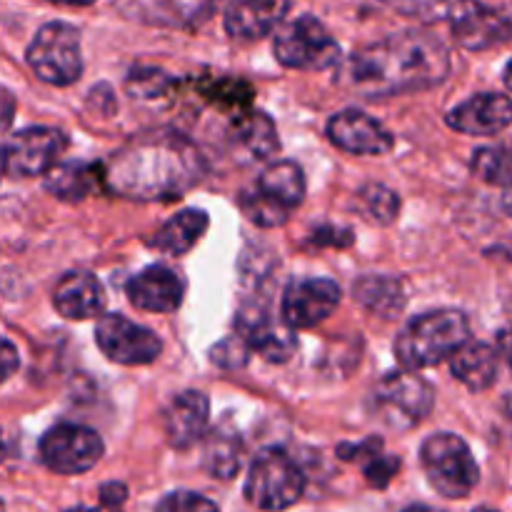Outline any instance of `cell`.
Wrapping results in <instances>:
<instances>
[{"instance_id": "obj_1", "label": "cell", "mask_w": 512, "mask_h": 512, "mask_svg": "<svg viewBox=\"0 0 512 512\" xmlns=\"http://www.w3.org/2000/svg\"><path fill=\"white\" fill-rule=\"evenodd\" d=\"M450 73V53L435 35L400 30L355 50L340 70L350 90L368 98H390L435 88Z\"/></svg>"}, {"instance_id": "obj_2", "label": "cell", "mask_w": 512, "mask_h": 512, "mask_svg": "<svg viewBox=\"0 0 512 512\" xmlns=\"http://www.w3.org/2000/svg\"><path fill=\"white\" fill-rule=\"evenodd\" d=\"M203 175V158L183 138L165 135L130 143L108 165L103 183L118 195L160 200L183 195Z\"/></svg>"}, {"instance_id": "obj_3", "label": "cell", "mask_w": 512, "mask_h": 512, "mask_svg": "<svg viewBox=\"0 0 512 512\" xmlns=\"http://www.w3.org/2000/svg\"><path fill=\"white\" fill-rule=\"evenodd\" d=\"M470 323L465 313L453 308L430 310L405 325L395 340V355L408 373L433 368L450 360L470 343Z\"/></svg>"}, {"instance_id": "obj_4", "label": "cell", "mask_w": 512, "mask_h": 512, "mask_svg": "<svg viewBox=\"0 0 512 512\" xmlns=\"http://www.w3.org/2000/svg\"><path fill=\"white\" fill-rule=\"evenodd\" d=\"M303 200V168L293 160H278L260 173L258 183L240 193V210L258 228H280Z\"/></svg>"}, {"instance_id": "obj_5", "label": "cell", "mask_w": 512, "mask_h": 512, "mask_svg": "<svg viewBox=\"0 0 512 512\" xmlns=\"http://www.w3.org/2000/svg\"><path fill=\"white\" fill-rule=\"evenodd\" d=\"M305 493V475L288 453L265 448L255 455L245 480V498L263 512L293 508Z\"/></svg>"}, {"instance_id": "obj_6", "label": "cell", "mask_w": 512, "mask_h": 512, "mask_svg": "<svg viewBox=\"0 0 512 512\" xmlns=\"http://www.w3.org/2000/svg\"><path fill=\"white\" fill-rule=\"evenodd\" d=\"M420 463L430 485L450 500L468 498L480 480L478 463L468 443L453 433L430 435L420 448Z\"/></svg>"}, {"instance_id": "obj_7", "label": "cell", "mask_w": 512, "mask_h": 512, "mask_svg": "<svg viewBox=\"0 0 512 512\" xmlns=\"http://www.w3.org/2000/svg\"><path fill=\"white\" fill-rule=\"evenodd\" d=\"M25 58L38 80L55 88H68L83 75L80 33L60 20H50L35 33Z\"/></svg>"}, {"instance_id": "obj_8", "label": "cell", "mask_w": 512, "mask_h": 512, "mask_svg": "<svg viewBox=\"0 0 512 512\" xmlns=\"http://www.w3.org/2000/svg\"><path fill=\"white\" fill-rule=\"evenodd\" d=\"M273 53L285 68L328 70L340 60V45L323 20L300 15L275 33Z\"/></svg>"}, {"instance_id": "obj_9", "label": "cell", "mask_w": 512, "mask_h": 512, "mask_svg": "<svg viewBox=\"0 0 512 512\" xmlns=\"http://www.w3.org/2000/svg\"><path fill=\"white\" fill-rule=\"evenodd\" d=\"M375 413L393 430H408L423 423L435 405V393L420 375L398 370L388 373L373 393Z\"/></svg>"}, {"instance_id": "obj_10", "label": "cell", "mask_w": 512, "mask_h": 512, "mask_svg": "<svg viewBox=\"0 0 512 512\" xmlns=\"http://www.w3.org/2000/svg\"><path fill=\"white\" fill-rule=\"evenodd\" d=\"M105 445L95 430L85 425L60 423L40 440V460L58 475L88 473L103 458Z\"/></svg>"}, {"instance_id": "obj_11", "label": "cell", "mask_w": 512, "mask_h": 512, "mask_svg": "<svg viewBox=\"0 0 512 512\" xmlns=\"http://www.w3.org/2000/svg\"><path fill=\"white\" fill-rule=\"evenodd\" d=\"M68 138L58 128L35 125L15 133L3 148V170L10 178H38L60 163Z\"/></svg>"}, {"instance_id": "obj_12", "label": "cell", "mask_w": 512, "mask_h": 512, "mask_svg": "<svg viewBox=\"0 0 512 512\" xmlns=\"http://www.w3.org/2000/svg\"><path fill=\"white\" fill-rule=\"evenodd\" d=\"M95 338L105 358L120 365H148L163 353L158 335L123 315H103L95 325Z\"/></svg>"}, {"instance_id": "obj_13", "label": "cell", "mask_w": 512, "mask_h": 512, "mask_svg": "<svg viewBox=\"0 0 512 512\" xmlns=\"http://www.w3.org/2000/svg\"><path fill=\"white\" fill-rule=\"evenodd\" d=\"M340 285L330 278H300L285 288L283 325L288 330H308L335 313L340 303Z\"/></svg>"}, {"instance_id": "obj_14", "label": "cell", "mask_w": 512, "mask_h": 512, "mask_svg": "<svg viewBox=\"0 0 512 512\" xmlns=\"http://www.w3.org/2000/svg\"><path fill=\"white\" fill-rule=\"evenodd\" d=\"M448 20L455 40L465 50H485L495 43H503V40H508L512 28L508 3L453 5V8H448Z\"/></svg>"}, {"instance_id": "obj_15", "label": "cell", "mask_w": 512, "mask_h": 512, "mask_svg": "<svg viewBox=\"0 0 512 512\" xmlns=\"http://www.w3.org/2000/svg\"><path fill=\"white\" fill-rule=\"evenodd\" d=\"M328 138L350 155H385L395 145L393 133L380 120L353 108L340 110L328 120Z\"/></svg>"}, {"instance_id": "obj_16", "label": "cell", "mask_w": 512, "mask_h": 512, "mask_svg": "<svg viewBox=\"0 0 512 512\" xmlns=\"http://www.w3.org/2000/svg\"><path fill=\"white\" fill-rule=\"evenodd\" d=\"M235 335L245 343V348L255 350L270 363H285L293 353L295 343L283 328L273 323V315L260 305H245L235 320Z\"/></svg>"}, {"instance_id": "obj_17", "label": "cell", "mask_w": 512, "mask_h": 512, "mask_svg": "<svg viewBox=\"0 0 512 512\" xmlns=\"http://www.w3.org/2000/svg\"><path fill=\"white\" fill-rule=\"evenodd\" d=\"M445 120L450 128L465 135H478V138L498 135L510 125V100L503 93H478L455 105Z\"/></svg>"}, {"instance_id": "obj_18", "label": "cell", "mask_w": 512, "mask_h": 512, "mask_svg": "<svg viewBox=\"0 0 512 512\" xmlns=\"http://www.w3.org/2000/svg\"><path fill=\"white\" fill-rule=\"evenodd\" d=\"M128 300L143 313H173L183 303V280L165 265H150L125 285Z\"/></svg>"}, {"instance_id": "obj_19", "label": "cell", "mask_w": 512, "mask_h": 512, "mask_svg": "<svg viewBox=\"0 0 512 512\" xmlns=\"http://www.w3.org/2000/svg\"><path fill=\"white\" fill-rule=\"evenodd\" d=\"M210 403L198 390H185L175 395L165 408V435L173 448L185 450L198 443L208 430Z\"/></svg>"}, {"instance_id": "obj_20", "label": "cell", "mask_w": 512, "mask_h": 512, "mask_svg": "<svg viewBox=\"0 0 512 512\" xmlns=\"http://www.w3.org/2000/svg\"><path fill=\"white\" fill-rule=\"evenodd\" d=\"M53 305L63 318L90 320L103 313L105 290L93 273L75 270L60 278L53 290Z\"/></svg>"}, {"instance_id": "obj_21", "label": "cell", "mask_w": 512, "mask_h": 512, "mask_svg": "<svg viewBox=\"0 0 512 512\" xmlns=\"http://www.w3.org/2000/svg\"><path fill=\"white\" fill-rule=\"evenodd\" d=\"M290 3H233L225 8V33L238 40H258L273 33Z\"/></svg>"}, {"instance_id": "obj_22", "label": "cell", "mask_w": 512, "mask_h": 512, "mask_svg": "<svg viewBox=\"0 0 512 512\" xmlns=\"http://www.w3.org/2000/svg\"><path fill=\"white\" fill-rule=\"evenodd\" d=\"M103 183V165L88 160H68L58 163L45 173V190L65 203H80L98 190Z\"/></svg>"}, {"instance_id": "obj_23", "label": "cell", "mask_w": 512, "mask_h": 512, "mask_svg": "<svg viewBox=\"0 0 512 512\" xmlns=\"http://www.w3.org/2000/svg\"><path fill=\"white\" fill-rule=\"evenodd\" d=\"M500 368V355L493 345L488 343H473L458 350V353L450 358V373L460 380L468 390L473 393H483L498 378Z\"/></svg>"}, {"instance_id": "obj_24", "label": "cell", "mask_w": 512, "mask_h": 512, "mask_svg": "<svg viewBox=\"0 0 512 512\" xmlns=\"http://www.w3.org/2000/svg\"><path fill=\"white\" fill-rule=\"evenodd\" d=\"M205 230H208V213L198 208H185L160 225L158 233L150 238V245L165 255H185L203 238Z\"/></svg>"}, {"instance_id": "obj_25", "label": "cell", "mask_w": 512, "mask_h": 512, "mask_svg": "<svg viewBox=\"0 0 512 512\" xmlns=\"http://www.w3.org/2000/svg\"><path fill=\"white\" fill-rule=\"evenodd\" d=\"M235 143L245 150L248 155H253L255 160H268L278 153L280 140L278 130H275L273 120L268 118L260 110H243V113H235L233 118V130H230Z\"/></svg>"}, {"instance_id": "obj_26", "label": "cell", "mask_w": 512, "mask_h": 512, "mask_svg": "<svg viewBox=\"0 0 512 512\" xmlns=\"http://www.w3.org/2000/svg\"><path fill=\"white\" fill-rule=\"evenodd\" d=\"M243 463V440L230 425H218L205 440L203 465L218 480H230L238 475Z\"/></svg>"}, {"instance_id": "obj_27", "label": "cell", "mask_w": 512, "mask_h": 512, "mask_svg": "<svg viewBox=\"0 0 512 512\" xmlns=\"http://www.w3.org/2000/svg\"><path fill=\"white\" fill-rule=\"evenodd\" d=\"M353 293L365 310L383 318H393L405 305L403 285L390 275H365L355 283Z\"/></svg>"}, {"instance_id": "obj_28", "label": "cell", "mask_w": 512, "mask_h": 512, "mask_svg": "<svg viewBox=\"0 0 512 512\" xmlns=\"http://www.w3.org/2000/svg\"><path fill=\"white\" fill-rule=\"evenodd\" d=\"M470 170L478 180L493 185H508L510 178V163H508V150L503 145L498 148H483L473 155L470 160Z\"/></svg>"}, {"instance_id": "obj_29", "label": "cell", "mask_w": 512, "mask_h": 512, "mask_svg": "<svg viewBox=\"0 0 512 512\" xmlns=\"http://www.w3.org/2000/svg\"><path fill=\"white\" fill-rule=\"evenodd\" d=\"M360 205H363V210L370 215V218H375L383 225L393 223V220L398 218V210H400L398 195H395L390 188H385V185H378V183L368 185V188L360 193Z\"/></svg>"}, {"instance_id": "obj_30", "label": "cell", "mask_w": 512, "mask_h": 512, "mask_svg": "<svg viewBox=\"0 0 512 512\" xmlns=\"http://www.w3.org/2000/svg\"><path fill=\"white\" fill-rule=\"evenodd\" d=\"M155 512H220L218 505L210 498L200 493H190V490H175V493L165 495L158 503Z\"/></svg>"}, {"instance_id": "obj_31", "label": "cell", "mask_w": 512, "mask_h": 512, "mask_svg": "<svg viewBox=\"0 0 512 512\" xmlns=\"http://www.w3.org/2000/svg\"><path fill=\"white\" fill-rule=\"evenodd\" d=\"M363 470H365V478H368V483L373 485V488L383 490L385 485L395 478V473L400 470V460L378 453L375 458H370L368 463H363Z\"/></svg>"}, {"instance_id": "obj_32", "label": "cell", "mask_w": 512, "mask_h": 512, "mask_svg": "<svg viewBox=\"0 0 512 512\" xmlns=\"http://www.w3.org/2000/svg\"><path fill=\"white\" fill-rule=\"evenodd\" d=\"M248 353L250 350L245 348L243 340L235 335V338H225L223 343L215 345V348L210 350V358H213V363H218L220 368H240V365H245V360H248Z\"/></svg>"}, {"instance_id": "obj_33", "label": "cell", "mask_w": 512, "mask_h": 512, "mask_svg": "<svg viewBox=\"0 0 512 512\" xmlns=\"http://www.w3.org/2000/svg\"><path fill=\"white\" fill-rule=\"evenodd\" d=\"M168 85V78L158 73V70H135L128 78V93L138 95V98H150V95H160Z\"/></svg>"}, {"instance_id": "obj_34", "label": "cell", "mask_w": 512, "mask_h": 512, "mask_svg": "<svg viewBox=\"0 0 512 512\" xmlns=\"http://www.w3.org/2000/svg\"><path fill=\"white\" fill-rule=\"evenodd\" d=\"M340 458L350 460V463H368L378 453H383V443L378 438H368L360 445H340Z\"/></svg>"}, {"instance_id": "obj_35", "label": "cell", "mask_w": 512, "mask_h": 512, "mask_svg": "<svg viewBox=\"0 0 512 512\" xmlns=\"http://www.w3.org/2000/svg\"><path fill=\"white\" fill-rule=\"evenodd\" d=\"M18 365H20V358L15 345L8 343V340H0V385H3L15 370H18Z\"/></svg>"}, {"instance_id": "obj_36", "label": "cell", "mask_w": 512, "mask_h": 512, "mask_svg": "<svg viewBox=\"0 0 512 512\" xmlns=\"http://www.w3.org/2000/svg\"><path fill=\"white\" fill-rule=\"evenodd\" d=\"M15 118V95L8 88H0V138L10 130Z\"/></svg>"}, {"instance_id": "obj_37", "label": "cell", "mask_w": 512, "mask_h": 512, "mask_svg": "<svg viewBox=\"0 0 512 512\" xmlns=\"http://www.w3.org/2000/svg\"><path fill=\"white\" fill-rule=\"evenodd\" d=\"M125 495H128V490H125V485L120 483H108L103 485V490H100V503L105 505L108 510H118L120 505H123Z\"/></svg>"}, {"instance_id": "obj_38", "label": "cell", "mask_w": 512, "mask_h": 512, "mask_svg": "<svg viewBox=\"0 0 512 512\" xmlns=\"http://www.w3.org/2000/svg\"><path fill=\"white\" fill-rule=\"evenodd\" d=\"M403 512H443V510L430 508V505H410V508H405Z\"/></svg>"}, {"instance_id": "obj_39", "label": "cell", "mask_w": 512, "mask_h": 512, "mask_svg": "<svg viewBox=\"0 0 512 512\" xmlns=\"http://www.w3.org/2000/svg\"><path fill=\"white\" fill-rule=\"evenodd\" d=\"M5 455H8V448H5L3 433H0V463H3V460H5Z\"/></svg>"}, {"instance_id": "obj_40", "label": "cell", "mask_w": 512, "mask_h": 512, "mask_svg": "<svg viewBox=\"0 0 512 512\" xmlns=\"http://www.w3.org/2000/svg\"><path fill=\"white\" fill-rule=\"evenodd\" d=\"M65 512H98V510H93V508H83V505H80V508H70V510H65Z\"/></svg>"}, {"instance_id": "obj_41", "label": "cell", "mask_w": 512, "mask_h": 512, "mask_svg": "<svg viewBox=\"0 0 512 512\" xmlns=\"http://www.w3.org/2000/svg\"><path fill=\"white\" fill-rule=\"evenodd\" d=\"M3 173H5L3 170V148H0V178H3Z\"/></svg>"}, {"instance_id": "obj_42", "label": "cell", "mask_w": 512, "mask_h": 512, "mask_svg": "<svg viewBox=\"0 0 512 512\" xmlns=\"http://www.w3.org/2000/svg\"><path fill=\"white\" fill-rule=\"evenodd\" d=\"M473 512H498V510H493V508H478V510H473Z\"/></svg>"}]
</instances>
